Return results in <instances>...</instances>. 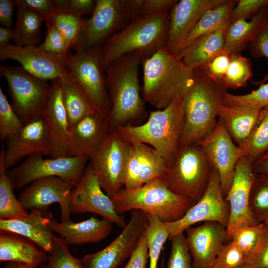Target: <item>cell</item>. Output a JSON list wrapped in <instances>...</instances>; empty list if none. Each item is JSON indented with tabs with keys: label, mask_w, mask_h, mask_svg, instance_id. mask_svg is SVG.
I'll return each instance as SVG.
<instances>
[{
	"label": "cell",
	"mask_w": 268,
	"mask_h": 268,
	"mask_svg": "<svg viewBox=\"0 0 268 268\" xmlns=\"http://www.w3.org/2000/svg\"><path fill=\"white\" fill-rule=\"evenodd\" d=\"M249 209L257 223L268 222V175L254 173L251 186Z\"/></svg>",
	"instance_id": "cell-36"
},
{
	"label": "cell",
	"mask_w": 268,
	"mask_h": 268,
	"mask_svg": "<svg viewBox=\"0 0 268 268\" xmlns=\"http://www.w3.org/2000/svg\"><path fill=\"white\" fill-rule=\"evenodd\" d=\"M141 95L156 109L167 106L177 96L182 98L194 82V70L167 46L143 61Z\"/></svg>",
	"instance_id": "cell-2"
},
{
	"label": "cell",
	"mask_w": 268,
	"mask_h": 268,
	"mask_svg": "<svg viewBox=\"0 0 268 268\" xmlns=\"http://www.w3.org/2000/svg\"><path fill=\"white\" fill-rule=\"evenodd\" d=\"M60 81L63 100L70 129L81 119L98 110L89 96L68 70L60 78Z\"/></svg>",
	"instance_id": "cell-31"
},
{
	"label": "cell",
	"mask_w": 268,
	"mask_h": 268,
	"mask_svg": "<svg viewBox=\"0 0 268 268\" xmlns=\"http://www.w3.org/2000/svg\"><path fill=\"white\" fill-rule=\"evenodd\" d=\"M244 266L246 268H268V227Z\"/></svg>",
	"instance_id": "cell-54"
},
{
	"label": "cell",
	"mask_w": 268,
	"mask_h": 268,
	"mask_svg": "<svg viewBox=\"0 0 268 268\" xmlns=\"http://www.w3.org/2000/svg\"><path fill=\"white\" fill-rule=\"evenodd\" d=\"M2 268H36L27 265L15 263L7 262Z\"/></svg>",
	"instance_id": "cell-60"
},
{
	"label": "cell",
	"mask_w": 268,
	"mask_h": 268,
	"mask_svg": "<svg viewBox=\"0 0 268 268\" xmlns=\"http://www.w3.org/2000/svg\"><path fill=\"white\" fill-rule=\"evenodd\" d=\"M110 197L120 215L138 209L155 215L164 222L180 219L195 203L172 192L160 178L134 189H122Z\"/></svg>",
	"instance_id": "cell-6"
},
{
	"label": "cell",
	"mask_w": 268,
	"mask_h": 268,
	"mask_svg": "<svg viewBox=\"0 0 268 268\" xmlns=\"http://www.w3.org/2000/svg\"><path fill=\"white\" fill-rule=\"evenodd\" d=\"M267 224H268V223H267Z\"/></svg>",
	"instance_id": "cell-63"
},
{
	"label": "cell",
	"mask_w": 268,
	"mask_h": 268,
	"mask_svg": "<svg viewBox=\"0 0 268 268\" xmlns=\"http://www.w3.org/2000/svg\"><path fill=\"white\" fill-rule=\"evenodd\" d=\"M170 240L171 250L166 268H193L184 233L173 236Z\"/></svg>",
	"instance_id": "cell-45"
},
{
	"label": "cell",
	"mask_w": 268,
	"mask_h": 268,
	"mask_svg": "<svg viewBox=\"0 0 268 268\" xmlns=\"http://www.w3.org/2000/svg\"><path fill=\"white\" fill-rule=\"evenodd\" d=\"M101 47L77 50L63 60L68 71L89 96L97 110L108 116L111 102L101 65Z\"/></svg>",
	"instance_id": "cell-11"
},
{
	"label": "cell",
	"mask_w": 268,
	"mask_h": 268,
	"mask_svg": "<svg viewBox=\"0 0 268 268\" xmlns=\"http://www.w3.org/2000/svg\"><path fill=\"white\" fill-rule=\"evenodd\" d=\"M89 164L71 195V214L92 212L110 220L121 228L127 222L125 217L116 211L109 196L105 194Z\"/></svg>",
	"instance_id": "cell-15"
},
{
	"label": "cell",
	"mask_w": 268,
	"mask_h": 268,
	"mask_svg": "<svg viewBox=\"0 0 268 268\" xmlns=\"http://www.w3.org/2000/svg\"><path fill=\"white\" fill-rule=\"evenodd\" d=\"M0 76L8 84L13 109L24 124L41 117L52 85L21 67L0 66Z\"/></svg>",
	"instance_id": "cell-8"
},
{
	"label": "cell",
	"mask_w": 268,
	"mask_h": 268,
	"mask_svg": "<svg viewBox=\"0 0 268 268\" xmlns=\"http://www.w3.org/2000/svg\"><path fill=\"white\" fill-rule=\"evenodd\" d=\"M50 214L43 210L32 209L25 216L16 219H0V231L16 233L38 245L50 254L53 248V232L49 227Z\"/></svg>",
	"instance_id": "cell-25"
},
{
	"label": "cell",
	"mask_w": 268,
	"mask_h": 268,
	"mask_svg": "<svg viewBox=\"0 0 268 268\" xmlns=\"http://www.w3.org/2000/svg\"><path fill=\"white\" fill-rule=\"evenodd\" d=\"M46 37L38 47L42 50L63 59L69 54L71 46L53 25L46 24Z\"/></svg>",
	"instance_id": "cell-46"
},
{
	"label": "cell",
	"mask_w": 268,
	"mask_h": 268,
	"mask_svg": "<svg viewBox=\"0 0 268 268\" xmlns=\"http://www.w3.org/2000/svg\"><path fill=\"white\" fill-rule=\"evenodd\" d=\"M12 40L18 46L37 45L41 39L40 29L44 18L27 9L18 8Z\"/></svg>",
	"instance_id": "cell-32"
},
{
	"label": "cell",
	"mask_w": 268,
	"mask_h": 268,
	"mask_svg": "<svg viewBox=\"0 0 268 268\" xmlns=\"http://www.w3.org/2000/svg\"><path fill=\"white\" fill-rule=\"evenodd\" d=\"M15 7L31 10L42 16L46 23L50 22L56 10L51 0H14Z\"/></svg>",
	"instance_id": "cell-51"
},
{
	"label": "cell",
	"mask_w": 268,
	"mask_h": 268,
	"mask_svg": "<svg viewBox=\"0 0 268 268\" xmlns=\"http://www.w3.org/2000/svg\"><path fill=\"white\" fill-rule=\"evenodd\" d=\"M268 25V6L260 10L250 21L238 19L227 25L224 49L231 54H240L260 31Z\"/></svg>",
	"instance_id": "cell-29"
},
{
	"label": "cell",
	"mask_w": 268,
	"mask_h": 268,
	"mask_svg": "<svg viewBox=\"0 0 268 268\" xmlns=\"http://www.w3.org/2000/svg\"><path fill=\"white\" fill-rule=\"evenodd\" d=\"M83 21L82 16L78 14L56 9L51 21L46 24L53 25L73 48L79 36Z\"/></svg>",
	"instance_id": "cell-41"
},
{
	"label": "cell",
	"mask_w": 268,
	"mask_h": 268,
	"mask_svg": "<svg viewBox=\"0 0 268 268\" xmlns=\"http://www.w3.org/2000/svg\"><path fill=\"white\" fill-rule=\"evenodd\" d=\"M130 143L117 129L112 131L90 158L89 164L101 187L112 197L125 185Z\"/></svg>",
	"instance_id": "cell-10"
},
{
	"label": "cell",
	"mask_w": 268,
	"mask_h": 268,
	"mask_svg": "<svg viewBox=\"0 0 268 268\" xmlns=\"http://www.w3.org/2000/svg\"><path fill=\"white\" fill-rule=\"evenodd\" d=\"M24 123L9 104L0 88V139L1 142L15 135L23 128Z\"/></svg>",
	"instance_id": "cell-42"
},
{
	"label": "cell",
	"mask_w": 268,
	"mask_h": 268,
	"mask_svg": "<svg viewBox=\"0 0 268 268\" xmlns=\"http://www.w3.org/2000/svg\"><path fill=\"white\" fill-rule=\"evenodd\" d=\"M268 227V224L265 223L244 227L235 231L230 239L249 258L259 245Z\"/></svg>",
	"instance_id": "cell-40"
},
{
	"label": "cell",
	"mask_w": 268,
	"mask_h": 268,
	"mask_svg": "<svg viewBox=\"0 0 268 268\" xmlns=\"http://www.w3.org/2000/svg\"><path fill=\"white\" fill-rule=\"evenodd\" d=\"M200 143L219 174L225 198L234 178L236 165L244 154L233 141L219 118L213 131Z\"/></svg>",
	"instance_id": "cell-17"
},
{
	"label": "cell",
	"mask_w": 268,
	"mask_h": 268,
	"mask_svg": "<svg viewBox=\"0 0 268 268\" xmlns=\"http://www.w3.org/2000/svg\"><path fill=\"white\" fill-rule=\"evenodd\" d=\"M253 74L251 63L249 59L241 54H231L223 83L227 89L244 87Z\"/></svg>",
	"instance_id": "cell-39"
},
{
	"label": "cell",
	"mask_w": 268,
	"mask_h": 268,
	"mask_svg": "<svg viewBox=\"0 0 268 268\" xmlns=\"http://www.w3.org/2000/svg\"><path fill=\"white\" fill-rule=\"evenodd\" d=\"M15 7L14 0H0V23L2 27L11 28Z\"/></svg>",
	"instance_id": "cell-57"
},
{
	"label": "cell",
	"mask_w": 268,
	"mask_h": 268,
	"mask_svg": "<svg viewBox=\"0 0 268 268\" xmlns=\"http://www.w3.org/2000/svg\"><path fill=\"white\" fill-rule=\"evenodd\" d=\"M184 127L182 97L177 96L165 108L151 111L145 123L116 129L128 141L152 147L168 165L180 146Z\"/></svg>",
	"instance_id": "cell-5"
},
{
	"label": "cell",
	"mask_w": 268,
	"mask_h": 268,
	"mask_svg": "<svg viewBox=\"0 0 268 268\" xmlns=\"http://www.w3.org/2000/svg\"><path fill=\"white\" fill-rule=\"evenodd\" d=\"M229 20L217 29L202 35L178 54L185 64L194 70L203 67L224 49L225 33Z\"/></svg>",
	"instance_id": "cell-28"
},
{
	"label": "cell",
	"mask_w": 268,
	"mask_h": 268,
	"mask_svg": "<svg viewBox=\"0 0 268 268\" xmlns=\"http://www.w3.org/2000/svg\"><path fill=\"white\" fill-rule=\"evenodd\" d=\"M40 268H85L81 259L73 256L60 237L53 236V248L45 265Z\"/></svg>",
	"instance_id": "cell-43"
},
{
	"label": "cell",
	"mask_w": 268,
	"mask_h": 268,
	"mask_svg": "<svg viewBox=\"0 0 268 268\" xmlns=\"http://www.w3.org/2000/svg\"><path fill=\"white\" fill-rule=\"evenodd\" d=\"M182 98L185 127L181 145L200 143L213 131L227 88L210 78L201 67Z\"/></svg>",
	"instance_id": "cell-3"
},
{
	"label": "cell",
	"mask_w": 268,
	"mask_h": 268,
	"mask_svg": "<svg viewBox=\"0 0 268 268\" xmlns=\"http://www.w3.org/2000/svg\"><path fill=\"white\" fill-rule=\"evenodd\" d=\"M226 0H180L169 11L167 47L178 55L201 16Z\"/></svg>",
	"instance_id": "cell-21"
},
{
	"label": "cell",
	"mask_w": 268,
	"mask_h": 268,
	"mask_svg": "<svg viewBox=\"0 0 268 268\" xmlns=\"http://www.w3.org/2000/svg\"><path fill=\"white\" fill-rule=\"evenodd\" d=\"M132 18L125 10L122 0H97L91 16L83 21L75 51L101 47L122 30Z\"/></svg>",
	"instance_id": "cell-12"
},
{
	"label": "cell",
	"mask_w": 268,
	"mask_h": 268,
	"mask_svg": "<svg viewBox=\"0 0 268 268\" xmlns=\"http://www.w3.org/2000/svg\"><path fill=\"white\" fill-rule=\"evenodd\" d=\"M213 167L201 143L183 144L160 179L172 192L196 203L207 189Z\"/></svg>",
	"instance_id": "cell-7"
},
{
	"label": "cell",
	"mask_w": 268,
	"mask_h": 268,
	"mask_svg": "<svg viewBox=\"0 0 268 268\" xmlns=\"http://www.w3.org/2000/svg\"><path fill=\"white\" fill-rule=\"evenodd\" d=\"M148 259V251L145 231L128 263L123 268H146Z\"/></svg>",
	"instance_id": "cell-55"
},
{
	"label": "cell",
	"mask_w": 268,
	"mask_h": 268,
	"mask_svg": "<svg viewBox=\"0 0 268 268\" xmlns=\"http://www.w3.org/2000/svg\"><path fill=\"white\" fill-rule=\"evenodd\" d=\"M111 132L108 116L96 111L85 117L69 129L67 156L90 160Z\"/></svg>",
	"instance_id": "cell-23"
},
{
	"label": "cell",
	"mask_w": 268,
	"mask_h": 268,
	"mask_svg": "<svg viewBox=\"0 0 268 268\" xmlns=\"http://www.w3.org/2000/svg\"><path fill=\"white\" fill-rule=\"evenodd\" d=\"M56 9L78 14H92L95 8V0H54Z\"/></svg>",
	"instance_id": "cell-52"
},
{
	"label": "cell",
	"mask_w": 268,
	"mask_h": 268,
	"mask_svg": "<svg viewBox=\"0 0 268 268\" xmlns=\"http://www.w3.org/2000/svg\"><path fill=\"white\" fill-rule=\"evenodd\" d=\"M134 141L137 144L139 153L138 168L141 186L161 178L168 166L165 160L152 147L139 142Z\"/></svg>",
	"instance_id": "cell-35"
},
{
	"label": "cell",
	"mask_w": 268,
	"mask_h": 268,
	"mask_svg": "<svg viewBox=\"0 0 268 268\" xmlns=\"http://www.w3.org/2000/svg\"><path fill=\"white\" fill-rule=\"evenodd\" d=\"M169 11L132 18L122 30L101 47V65L105 71L118 58L139 52L145 59L167 45Z\"/></svg>",
	"instance_id": "cell-4"
},
{
	"label": "cell",
	"mask_w": 268,
	"mask_h": 268,
	"mask_svg": "<svg viewBox=\"0 0 268 268\" xmlns=\"http://www.w3.org/2000/svg\"><path fill=\"white\" fill-rule=\"evenodd\" d=\"M240 268H246V267H245L244 266H242V267Z\"/></svg>",
	"instance_id": "cell-62"
},
{
	"label": "cell",
	"mask_w": 268,
	"mask_h": 268,
	"mask_svg": "<svg viewBox=\"0 0 268 268\" xmlns=\"http://www.w3.org/2000/svg\"><path fill=\"white\" fill-rule=\"evenodd\" d=\"M52 90L41 116L49 134L52 158L66 157L69 126L63 102L60 78L51 80Z\"/></svg>",
	"instance_id": "cell-24"
},
{
	"label": "cell",
	"mask_w": 268,
	"mask_h": 268,
	"mask_svg": "<svg viewBox=\"0 0 268 268\" xmlns=\"http://www.w3.org/2000/svg\"><path fill=\"white\" fill-rule=\"evenodd\" d=\"M144 60L139 52L131 53L113 61L105 70L111 102L108 118L111 131L133 125L146 114L138 78L139 67Z\"/></svg>",
	"instance_id": "cell-1"
},
{
	"label": "cell",
	"mask_w": 268,
	"mask_h": 268,
	"mask_svg": "<svg viewBox=\"0 0 268 268\" xmlns=\"http://www.w3.org/2000/svg\"><path fill=\"white\" fill-rule=\"evenodd\" d=\"M238 146L244 156L254 161L268 152V108L262 109L250 135Z\"/></svg>",
	"instance_id": "cell-34"
},
{
	"label": "cell",
	"mask_w": 268,
	"mask_h": 268,
	"mask_svg": "<svg viewBox=\"0 0 268 268\" xmlns=\"http://www.w3.org/2000/svg\"><path fill=\"white\" fill-rule=\"evenodd\" d=\"M0 59L16 61L25 71L46 81L61 78L68 70L62 58L42 50L37 45L10 43L0 48Z\"/></svg>",
	"instance_id": "cell-20"
},
{
	"label": "cell",
	"mask_w": 268,
	"mask_h": 268,
	"mask_svg": "<svg viewBox=\"0 0 268 268\" xmlns=\"http://www.w3.org/2000/svg\"><path fill=\"white\" fill-rule=\"evenodd\" d=\"M254 161L247 156L238 161L234 178L225 199L229 208V218L226 226L230 239L237 230L257 223L252 217L249 205V197L254 173Z\"/></svg>",
	"instance_id": "cell-16"
},
{
	"label": "cell",
	"mask_w": 268,
	"mask_h": 268,
	"mask_svg": "<svg viewBox=\"0 0 268 268\" xmlns=\"http://www.w3.org/2000/svg\"><path fill=\"white\" fill-rule=\"evenodd\" d=\"M128 141L130 146L126 167L124 186L126 189L132 190L141 187L138 168L139 153L136 142Z\"/></svg>",
	"instance_id": "cell-48"
},
{
	"label": "cell",
	"mask_w": 268,
	"mask_h": 268,
	"mask_svg": "<svg viewBox=\"0 0 268 268\" xmlns=\"http://www.w3.org/2000/svg\"><path fill=\"white\" fill-rule=\"evenodd\" d=\"M13 29L1 26L0 27V48L10 44L9 41L13 38Z\"/></svg>",
	"instance_id": "cell-59"
},
{
	"label": "cell",
	"mask_w": 268,
	"mask_h": 268,
	"mask_svg": "<svg viewBox=\"0 0 268 268\" xmlns=\"http://www.w3.org/2000/svg\"><path fill=\"white\" fill-rule=\"evenodd\" d=\"M248 259V256L231 241L224 244L210 268H240Z\"/></svg>",
	"instance_id": "cell-47"
},
{
	"label": "cell",
	"mask_w": 268,
	"mask_h": 268,
	"mask_svg": "<svg viewBox=\"0 0 268 268\" xmlns=\"http://www.w3.org/2000/svg\"><path fill=\"white\" fill-rule=\"evenodd\" d=\"M251 93L245 95H234L226 93L224 102L227 106H254L261 108H268V83L259 85Z\"/></svg>",
	"instance_id": "cell-44"
},
{
	"label": "cell",
	"mask_w": 268,
	"mask_h": 268,
	"mask_svg": "<svg viewBox=\"0 0 268 268\" xmlns=\"http://www.w3.org/2000/svg\"><path fill=\"white\" fill-rule=\"evenodd\" d=\"M13 188L0 159V219H12L28 213L13 193Z\"/></svg>",
	"instance_id": "cell-37"
},
{
	"label": "cell",
	"mask_w": 268,
	"mask_h": 268,
	"mask_svg": "<svg viewBox=\"0 0 268 268\" xmlns=\"http://www.w3.org/2000/svg\"><path fill=\"white\" fill-rule=\"evenodd\" d=\"M251 55L254 58L265 57L268 59V25L263 28L249 44ZM268 80V73L259 81H253L256 85L265 83Z\"/></svg>",
	"instance_id": "cell-53"
},
{
	"label": "cell",
	"mask_w": 268,
	"mask_h": 268,
	"mask_svg": "<svg viewBox=\"0 0 268 268\" xmlns=\"http://www.w3.org/2000/svg\"><path fill=\"white\" fill-rule=\"evenodd\" d=\"M184 232L193 268H210L224 245L226 227L208 221L199 226H191Z\"/></svg>",
	"instance_id": "cell-22"
},
{
	"label": "cell",
	"mask_w": 268,
	"mask_h": 268,
	"mask_svg": "<svg viewBox=\"0 0 268 268\" xmlns=\"http://www.w3.org/2000/svg\"><path fill=\"white\" fill-rule=\"evenodd\" d=\"M147 219L145 235L149 259V268H157L163 246L169 237V233L165 222L157 216L148 214Z\"/></svg>",
	"instance_id": "cell-38"
},
{
	"label": "cell",
	"mask_w": 268,
	"mask_h": 268,
	"mask_svg": "<svg viewBox=\"0 0 268 268\" xmlns=\"http://www.w3.org/2000/svg\"><path fill=\"white\" fill-rule=\"evenodd\" d=\"M177 1L176 0H142L141 16L170 11Z\"/></svg>",
	"instance_id": "cell-56"
},
{
	"label": "cell",
	"mask_w": 268,
	"mask_h": 268,
	"mask_svg": "<svg viewBox=\"0 0 268 268\" xmlns=\"http://www.w3.org/2000/svg\"><path fill=\"white\" fill-rule=\"evenodd\" d=\"M229 218V206L222 192L219 174L213 167L208 187L202 197L182 218L165 223L170 240L200 222H216L226 227Z\"/></svg>",
	"instance_id": "cell-14"
},
{
	"label": "cell",
	"mask_w": 268,
	"mask_h": 268,
	"mask_svg": "<svg viewBox=\"0 0 268 268\" xmlns=\"http://www.w3.org/2000/svg\"><path fill=\"white\" fill-rule=\"evenodd\" d=\"M237 2V0H226L222 3L206 11L187 37L182 50L199 37L217 29L229 20L230 13Z\"/></svg>",
	"instance_id": "cell-33"
},
{
	"label": "cell",
	"mask_w": 268,
	"mask_h": 268,
	"mask_svg": "<svg viewBox=\"0 0 268 268\" xmlns=\"http://www.w3.org/2000/svg\"><path fill=\"white\" fill-rule=\"evenodd\" d=\"M74 186L58 177H49L31 183L20 194L18 200L26 210L46 209L58 203L61 209V221L70 220V201Z\"/></svg>",
	"instance_id": "cell-18"
},
{
	"label": "cell",
	"mask_w": 268,
	"mask_h": 268,
	"mask_svg": "<svg viewBox=\"0 0 268 268\" xmlns=\"http://www.w3.org/2000/svg\"><path fill=\"white\" fill-rule=\"evenodd\" d=\"M165 268L164 259L163 257V258L161 260V261L160 262V268Z\"/></svg>",
	"instance_id": "cell-61"
},
{
	"label": "cell",
	"mask_w": 268,
	"mask_h": 268,
	"mask_svg": "<svg viewBox=\"0 0 268 268\" xmlns=\"http://www.w3.org/2000/svg\"><path fill=\"white\" fill-rule=\"evenodd\" d=\"M43 155H32L19 165L7 171L13 189H20L35 180L49 177L61 178L75 187L88 160L78 156L44 158Z\"/></svg>",
	"instance_id": "cell-9"
},
{
	"label": "cell",
	"mask_w": 268,
	"mask_h": 268,
	"mask_svg": "<svg viewBox=\"0 0 268 268\" xmlns=\"http://www.w3.org/2000/svg\"><path fill=\"white\" fill-rule=\"evenodd\" d=\"M262 108L254 106L222 105L218 118L224 126L233 141L238 146L249 136L255 126Z\"/></svg>",
	"instance_id": "cell-30"
},
{
	"label": "cell",
	"mask_w": 268,
	"mask_h": 268,
	"mask_svg": "<svg viewBox=\"0 0 268 268\" xmlns=\"http://www.w3.org/2000/svg\"><path fill=\"white\" fill-rule=\"evenodd\" d=\"M231 57V54L223 49L201 67L212 80L223 83Z\"/></svg>",
	"instance_id": "cell-49"
},
{
	"label": "cell",
	"mask_w": 268,
	"mask_h": 268,
	"mask_svg": "<svg viewBox=\"0 0 268 268\" xmlns=\"http://www.w3.org/2000/svg\"><path fill=\"white\" fill-rule=\"evenodd\" d=\"M112 224L106 219H98L94 217L78 222L71 220L58 222L52 218L49 227L69 246L100 242L109 234Z\"/></svg>",
	"instance_id": "cell-26"
},
{
	"label": "cell",
	"mask_w": 268,
	"mask_h": 268,
	"mask_svg": "<svg viewBox=\"0 0 268 268\" xmlns=\"http://www.w3.org/2000/svg\"><path fill=\"white\" fill-rule=\"evenodd\" d=\"M30 240L14 233L0 231V261L36 268L46 263L49 256Z\"/></svg>",
	"instance_id": "cell-27"
},
{
	"label": "cell",
	"mask_w": 268,
	"mask_h": 268,
	"mask_svg": "<svg viewBox=\"0 0 268 268\" xmlns=\"http://www.w3.org/2000/svg\"><path fill=\"white\" fill-rule=\"evenodd\" d=\"M147 215L142 210H132L129 222L110 244L81 258L84 268H117L131 257L137 247L147 226Z\"/></svg>",
	"instance_id": "cell-13"
},
{
	"label": "cell",
	"mask_w": 268,
	"mask_h": 268,
	"mask_svg": "<svg viewBox=\"0 0 268 268\" xmlns=\"http://www.w3.org/2000/svg\"><path fill=\"white\" fill-rule=\"evenodd\" d=\"M268 6V0H239L231 10L229 22L245 19L254 16L260 10Z\"/></svg>",
	"instance_id": "cell-50"
},
{
	"label": "cell",
	"mask_w": 268,
	"mask_h": 268,
	"mask_svg": "<svg viewBox=\"0 0 268 268\" xmlns=\"http://www.w3.org/2000/svg\"><path fill=\"white\" fill-rule=\"evenodd\" d=\"M6 141L0 159L6 171L27 156L38 153L52 154L51 140L41 117L25 124L19 132Z\"/></svg>",
	"instance_id": "cell-19"
},
{
	"label": "cell",
	"mask_w": 268,
	"mask_h": 268,
	"mask_svg": "<svg viewBox=\"0 0 268 268\" xmlns=\"http://www.w3.org/2000/svg\"><path fill=\"white\" fill-rule=\"evenodd\" d=\"M252 170L254 173L268 175V152L253 162Z\"/></svg>",
	"instance_id": "cell-58"
}]
</instances>
